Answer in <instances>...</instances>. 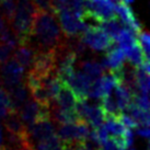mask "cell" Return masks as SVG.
<instances>
[{"mask_svg": "<svg viewBox=\"0 0 150 150\" xmlns=\"http://www.w3.org/2000/svg\"><path fill=\"white\" fill-rule=\"evenodd\" d=\"M65 41L66 38L60 29L56 13L38 10L28 44L35 50H53L63 45Z\"/></svg>", "mask_w": 150, "mask_h": 150, "instance_id": "1", "label": "cell"}, {"mask_svg": "<svg viewBox=\"0 0 150 150\" xmlns=\"http://www.w3.org/2000/svg\"><path fill=\"white\" fill-rule=\"evenodd\" d=\"M38 10L31 0H19L17 2L14 16L10 25L12 32L17 36L19 45L29 43L32 25Z\"/></svg>", "mask_w": 150, "mask_h": 150, "instance_id": "2", "label": "cell"}, {"mask_svg": "<svg viewBox=\"0 0 150 150\" xmlns=\"http://www.w3.org/2000/svg\"><path fill=\"white\" fill-rule=\"evenodd\" d=\"M87 47L94 52H106L112 48L115 41L105 33L100 26L88 25L86 30L80 34Z\"/></svg>", "mask_w": 150, "mask_h": 150, "instance_id": "3", "label": "cell"}, {"mask_svg": "<svg viewBox=\"0 0 150 150\" xmlns=\"http://www.w3.org/2000/svg\"><path fill=\"white\" fill-rule=\"evenodd\" d=\"M89 133L90 125L83 120L77 123L59 125L57 128V137L65 145L84 142L89 136Z\"/></svg>", "mask_w": 150, "mask_h": 150, "instance_id": "4", "label": "cell"}, {"mask_svg": "<svg viewBox=\"0 0 150 150\" xmlns=\"http://www.w3.org/2000/svg\"><path fill=\"white\" fill-rule=\"evenodd\" d=\"M19 116L25 126H29L35 122L50 118V106L38 103L33 98H29L19 108Z\"/></svg>", "mask_w": 150, "mask_h": 150, "instance_id": "5", "label": "cell"}, {"mask_svg": "<svg viewBox=\"0 0 150 150\" xmlns=\"http://www.w3.org/2000/svg\"><path fill=\"white\" fill-rule=\"evenodd\" d=\"M56 16L65 38H72L80 35L88 26L83 19L76 16L69 8L58 11Z\"/></svg>", "mask_w": 150, "mask_h": 150, "instance_id": "6", "label": "cell"}, {"mask_svg": "<svg viewBox=\"0 0 150 150\" xmlns=\"http://www.w3.org/2000/svg\"><path fill=\"white\" fill-rule=\"evenodd\" d=\"M24 78V68L14 58L0 65V81L7 90L21 83Z\"/></svg>", "mask_w": 150, "mask_h": 150, "instance_id": "7", "label": "cell"}, {"mask_svg": "<svg viewBox=\"0 0 150 150\" xmlns=\"http://www.w3.org/2000/svg\"><path fill=\"white\" fill-rule=\"evenodd\" d=\"M29 70L38 76L50 75L56 72V54L53 50H35L32 66Z\"/></svg>", "mask_w": 150, "mask_h": 150, "instance_id": "8", "label": "cell"}, {"mask_svg": "<svg viewBox=\"0 0 150 150\" xmlns=\"http://www.w3.org/2000/svg\"><path fill=\"white\" fill-rule=\"evenodd\" d=\"M55 134V126L53 125V122L50 118L35 122L33 124L26 126L25 128V135L33 146H35V144L38 142L52 137Z\"/></svg>", "mask_w": 150, "mask_h": 150, "instance_id": "9", "label": "cell"}, {"mask_svg": "<svg viewBox=\"0 0 150 150\" xmlns=\"http://www.w3.org/2000/svg\"><path fill=\"white\" fill-rule=\"evenodd\" d=\"M92 82H93V79L87 74H84L83 71H78V72L75 71L72 78L68 82V86L75 92L78 100H84V99H88V92Z\"/></svg>", "mask_w": 150, "mask_h": 150, "instance_id": "10", "label": "cell"}, {"mask_svg": "<svg viewBox=\"0 0 150 150\" xmlns=\"http://www.w3.org/2000/svg\"><path fill=\"white\" fill-rule=\"evenodd\" d=\"M115 14H116V18H120L123 24H125L128 29L133 30L136 34H138L144 29L142 23L138 21L132 9L128 7V4H124L122 1H118L117 4H115Z\"/></svg>", "mask_w": 150, "mask_h": 150, "instance_id": "11", "label": "cell"}, {"mask_svg": "<svg viewBox=\"0 0 150 150\" xmlns=\"http://www.w3.org/2000/svg\"><path fill=\"white\" fill-rule=\"evenodd\" d=\"M50 120L55 124H71L81 121L80 116L76 110H65L59 108L55 102L50 105Z\"/></svg>", "mask_w": 150, "mask_h": 150, "instance_id": "12", "label": "cell"}, {"mask_svg": "<svg viewBox=\"0 0 150 150\" xmlns=\"http://www.w3.org/2000/svg\"><path fill=\"white\" fill-rule=\"evenodd\" d=\"M106 54L101 60V66L106 71H116L120 69L123 64L125 63V52L121 47H114L110 48L105 52Z\"/></svg>", "mask_w": 150, "mask_h": 150, "instance_id": "13", "label": "cell"}, {"mask_svg": "<svg viewBox=\"0 0 150 150\" xmlns=\"http://www.w3.org/2000/svg\"><path fill=\"white\" fill-rule=\"evenodd\" d=\"M54 102L59 108H65V110H76L78 98L76 96L75 92L71 90V88L68 84L62 82L60 90Z\"/></svg>", "mask_w": 150, "mask_h": 150, "instance_id": "14", "label": "cell"}, {"mask_svg": "<svg viewBox=\"0 0 150 150\" xmlns=\"http://www.w3.org/2000/svg\"><path fill=\"white\" fill-rule=\"evenodd\" d=\"M13 52V58L17 60L24 69H28L32 66L35 55V50H34L30 44H21L17 46Z\"/></svg>", "mask_w": 150, "mask_h": 150, "instance_id": "15", "label": "cell"}, {"mask_svg": "<svg viewBox=\"0 0 150 150\" xmlns=\"http://www.w3.org/2000/svg\"><path fill=\"white\" fill-rule=\"evenodd\" d=\"M9 96H10V100H11V104L14 111H19V108H21L22 104L25 101L29 99V89L26 88L25 83L22 81L21 83L14 86L11 88L10 90H8Z\"/></svg>", "mask_w": 150, "mask_h": 150, "instance_id": "16", "label": "cell"}, {"mask_svg": "<svg viewBox=\"0 0 150 150\" xmlns=\"http://www.w3.org/2000/svg\"><path fill=\"white\" fill-rule=\"evenodd\" d=\"M4 128L7 132H10L12 134L22 136L25 134V128L26 126L23 124L21 118L19 116V113L17 111L10 112L7 116L4 118Z\"/></svg>", "mask_w": 150, "mask_h": 150, "instance_id": "17", "label": "cell"}, {"mask_svg": "<svg viewBox=\"0 0 150 150\" xmlns=\"http://www.w3.org/2000/svg\"><path fill=\"white\" fill-rule=\"evenodd\" d=\"M114 89H115V101L117 108L121 112H124L132 101V93L128 88L122 82H120Z\"/></svg>", "mask_w": 150, "mask_h": 150, "instance_id": "18", "label": "cell"}, {"mask_svg": "<svg viewBox=\"0 0 150 150\" xmlns=\"http://www.w3.org/2000/svg\"><path fill=\"white\" fill-rule=\"evenodd\" d=\"M125 111L128 112V115L133 117L134 121L137 123V125L149 126V112L148 111H144L140 108H138L133 101H130V103L128 104V106H127Z\"/></svg>", "mask_w": 150, "mask_h": 150, "instance_id": "19", "label": "cell"}, {"mask_svg": "<svg viewBox=\"0 0 150 150\" xmlns=\"http://www.w3.org/2000/svg\"><path fill=\"white\" fill-rule=\"evenodd\" d=\"M114 41L120 45L123 50H126L127 48H129L130 46L135 44L137 42V38L135 35V32L133 30L125 28V29H121L118 31L117 35L115 36Z\"/></svg>", "mask_w": 150, "mask_h": 150, "instance_id": "20", "label": "cell"}, {"mask_svg": "<svg viewBox=\"0 0 150 150\" xmlns=\"http://www.w3.org/2000/svg\"><path fill=\"white\" fill-rule=\"evenodd\" d=\"M79 67L81 71H83L84 74L90 76L92 79H98L101 76L104 74V69L102 68L100 63H98L96 60H83L80 62Z\"/></svg>", "mask_w": 150, "mask_h": 150, "instance_id": "21", "label": "cell"}, {"mask_svg": "<svg viewBox=\"0 0 150 150\" xmlns=\"http://www.w3.org/2000/svg\"><path fill=\"white\" fill-rule=\"evenodd\" d=\"M124 52H125V56L126 58H127V60H128V63L130 65H133L134 67H138L142 62H145L147 59L137 42L135 43V44H133L129 48H127Z\"/></svg>", "mask_w": 150, "mask_h": 150, "instance_id": "22", "label": "cell"}, {"mask_svg": "<svg viewBox=\"0 0 150 150\" xmlns=\"http://www.w3.org/2000/svg\"><path fill=\"white\" fill-rule=\"evenodd\" d=\"M136 83H137L139 94H148L150 88L149 74L142 70V68L136 67Z\"/></svg>", "mask_w": 150, "mask_h": 150, "instance_id": "23", "label": "cell"}, {"mask_svg": "<svg viewBox=\"0 0 150 150\" xmlns=\"http://www.w3.org/2000/svg\"><path fill=\"white\" fill-rule=\"evenodd\" d=\"M100 108H102V111L104 113L105 116H117L121 111L118 110L116 104V101L113 99L111 96H106L101 98V104Z\"/></svg>", "mask_w": 150, "mask_h": 150, "instance_id": "24", "label": "cell"}, {"mask_svg": "<svg viewBox=\"0 0 150 150\" xmlns=\"http://www.w3.org/2000/svg\"><path fill=\"white\" fill-rule=\"evenodd\" d=\"M100 25H101L100 26L101 29L103 30L108 35H110L113 40H114L115 36L117 35L118 31L122 29L121 23H120V21H118V19H117L116 17L112 18V19H108V20H106V21H104V22H102V23H100Z\"/></svg>", "mask_w": 150, "mask_h": 150, "instance_id": "25", "label": "cell"}, {"mask_svg": "<svg viewBox=\"0 0 150 150\" xmlns=\"http://www.w3.org/2000/svg\"><path fill=\"white\" fill-rule=\"evenodd\" d=\"M17 2L16 0H1L0 1V12L2 13L4 19L10 25V22L12 21L14 11H16Z\"/></svg>", "mask_w": 150, "mask_h": 150, "instance_id": "26", "label": "cell"}, {"mask_svg": "<svg viewBox=\"0 0 150 150\" xmlns=\"http://www.w3.org/2000/svg\"><path fill=\"white\" fill-rule=\"evenodd\" d=\"M137 43L139 44L140 48H142V53L145 55L147 59H149L150 54V36L148 32L145 29H142L139 33H138V40Z\"/></svg>", "mask_w": 150, "mask_h": 150, "instance_id": "27", "label": "cell"}, {"mask_svg": "<svg viewBox=\"0 0 150 150\" xmlns=\"http://www.w3.org/2000/svg\"><path fill=\"white\" fill-rule=\"evenodd\" d=\"M13 53V48L4 42L0 41V65L6 63Z\"/></svg>", "mask_w": 150, "mask_h": 150, "instance_id": "28", "label": "cell"}, {"mask_svg": "<svg viewBox=\"0 0 150 150\" xmlns=\"http://www.w3.org/2000/svg\"><path fill=\"white\" fill-rule=\"evenodd\" d=\"M0 105L9 108L11 111H14L12 108V104H11V100H10L8 90L2 87V86H0Z\"/></svg>", "mask_w": 150, "mask_h": 150, "instance_id": "29", "label": "cell"}, {"mask_svg": "<svg viewBox=\"0 0 150 150\" xmlns=\"http://www.w3.org/2000/svg\"><path fill=\"white\" fill-rule=\"evenodd\" d=\"M117 118H118V121L121 122L123 125L127 127V128H136L137 127V123L134 121V118L132 116H129L128 114H125V113L121 112L118 115H117Z\"/></svg>", "mask_w": 150, "mask_h": 150, "instance_id": "30", "label": "cell"}, {"mask_svg": "<svg viewBox=\"0 0 150 150\" xmlns=\"http://www.w3.org/2000/svg\"><path fill=\"white\" fill-rule=\"evenodd\" d=\"M52 8L54 13H57L60 10L69 8V0H50Z\"/></svg>", "mask_w": 150, "mask_h": 150, "instance_id": "31", "label": "cell"}, {"mask_svg": "<svg viewBox=\"0 0 150 150\" xmlns=\"http://www.w3.org/2000/svg\"><path fill=\"white\" fill-rule=\"evenodd\" d=\"M34 4V6L38 9V10H44V11H50L53 12V8H52V4L50 0H31Z\"/></svg>", "mask_w": 150, "mask_h": 150, "instance_id": "32", "label": "cell"}, {"mask_svg": "<svg viewBox=\"0 0 150 150\" xmlns=\"http://www.w3.org/2000/svg\"><path fill=\"white\" fill-rule=\"evenodd\" d=\"M100 150H121L117 147L116 142L113 140L111 137H108L105 142H103L101 144Z\"/></svg>", "mask_w": 150, "mask_h": 150, "instance_id": "33", "label": "cell"}, {"mask_svg": "<svg viewBox=\"0 0 150 150\" xmlns=\"http://www.w3.org/2000/svg\"><path fill=\"white\" fill-rule=\"evenodd\" d=\"M9 29V23L7 22V20L4 19V17L2 16V13L0 12V38L4 34V32Z\"/></svg>", "mask_w": 150, "mask_h": 150, "instance_id": "34", "label": "cell"}, {"mask_svg": "<svg viewBox=\"0 0 150 150\" xmlns=\"http://www.w3.org/2000/svg\"><path fill=\"white\" fill-rule=\"evenodd\" d=\"M137 134L139 136H142V137H145V138H149V135H150V130H149V126H142V128H138L137 129Z\"/></svg>", "mask_w": 150, "mask_h": 150, "instance_id": "35", "label": "cell"}, {"mask_svg": "<svg viewBox=\"0 0 150 150\" xmlns=\"http://www.w3.org/2000/svg\"><path fill=\"white\" fill-rule=\"evenodd\" d=\"M0 148H6L4 147V128L2 125L0 123Z\"/></svg>", "mask_w": 150, "mask_h": 150, "instance_id": "36", "label": "cell"}, {"mask_svg": "<svg viewBox=\"0 0 150 150\" xmlns=\"http://www.w3.org/2000/svg\"><path fill=\"white\" fill-rule=\"evenodd\" d=\"M122 2H124V4H133L135 0H121Z\"/></svg>", "mask_w": 150, "mask_h": 150, "instance_id": "37", "label": "cell"}, {"mask_svg": "<svg viewBox=\"0 0 150 150\" xmlns=\"http://www.w3.org/2000/svg\"><path fill=\"white\" fill-rule=\"evenodd\" d=\"M99 150H100V149H99Z\"/></svg>", "mask_w": 150, "mask_h": 150, "instance_id": "38", "label": "cell"}]
</instances>
